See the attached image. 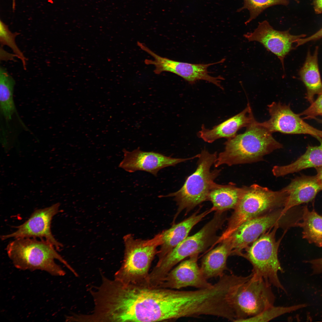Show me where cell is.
<instances>
[{
	"label": "cell",
	"instance_id": "f546056e",
	"mask_svg": "<svg viewBox=\"0 0 322 322\" xmlns=\"http://www.w3.org/2000/svg\"><path fill=\"white\" fill-rule=\"evenodd\" d=\"M321 38H322V28L312 35L299 39L296 43V46L298 47L309 41H315Z\"/></svg>",
	"mask_w": 322,
	"mask_h": 322
},
{
	"label": "cell",
	"instance_id": "e0dca14e",
	"mask_svg": "<svg viewBox=\"0 0 322 322\" xmlns=\"http://www.w3.org/2000/svg\"><path fill=\"white\" fill-rule=\"evenodd\" d=\"M198 210L183 221L174 225L170 228L161 233L162 243L158 251V261L156 265L161 262L165 256L178 244L188 237L193 227L205 217L214 211L212 208L199 213Z\"/></svg>",
	"mask_w": 322,
	"mask_h": 322
},
{
	"label": "cell",
	"instance_id": "83f0119b",
	"mask_svg": "<svg viewBox=\"0 0 322 322\" xmlns=\"http://www.w3.org/2000/svg\"><path fill=\"white\" fill-rule=\"evenodd\" d=\"M18 33H12L8 27L1 21L0 24V42L1 46L7 45L10 48L17 57L21 61L24 69H26V58L17 45L15 38Z\"/></svg>",
	"mask_w": 322,
	"mask_h": 322
},
{
	"label": "cell",
	"instance_id": "7a4b0ae2",
	"mask_svg": "<svg viewBox=\"0 0 322 322\" xmlns=\"http://www.w3.org/2000/svg\"><path fill=\"white\" fill-rule=\"evenodd\" d=\"M224 145V150L217 156L215 167L258 162L265 155L283 148L272 133L255 119L244 133L227 139Z\"/></svg>",
	"mask_w": 322,
	"mask_h": 322
},
{
	"label": "cell",
	"instance_id": "cb8c5ba5",
	"mask_svg": "<svg viewBox=\"0 0 322 322\" xmlns=\"http://www.w3.org/2000/svg\"><path fill=\"white\" fill-rule=\"evenodd\" d=\"M302 220L298 226L302 229V237L309 243L322 247V216L307 205L302 207Z\"/></svg>",
	"mask_w": 322,
	"mask_h": 322
},
{
	"label": "cell",
	"instance_id": "5bb4252c",
	"mask_svg": "<svg viewBox=\"0 0 322 322\" xmlns=\"http://www.w3.org/2000/svg\"><path fill=\"white\" fill-rule=\"evenodd\" d=\"M306 36L304 34L294 35L289 30L281 31L273 28L268 21L259 22L252 32H247L244 36L249 41H256L261 44L267 50L276 55L280 60L284 71V59L294 47L293 44Z\"/></svg>",
	"mask_w": 322,
	"mask_h": 322
},
{
	"label": "cell",
	"instance_id": "4fadbf2b",
	"mask_svg": "<svg viewBox=\"0 0 322 322\" xmlns=\"http://www.w3.org/2000/svg\"><path fill=\"white\" fill-rule=\"evenodd\" d=\"M59 203L42 209L35 210L24 223L16 227L15 231L2 235V240L21 238H38L52 244L57 250L62 247L54 237L51 231V225L53 217L57 213Z\"/></svg>",
	"mask_w": 322,
	"mask_h": 322
},
{
	"label": "cell",
	"instance_id": "d4e9b609",
	"mask_svg": "<svg viewBox=\"0 0 322 322\" xmlns=\"http://www.w3.org/2000/svg\"><path fill=\"white\" fill-rule=\"evenodd\" d=\"M15 81L6 69L0 68V105L1 113L7 122L11 120L16 111L13 99Z\"/></svg>",
	"mask_w": 322,
	"mask_h": 322
},
{
	"label": "cell",
	"instance_id": "ffe728a7",
	"mask_svg": "<svg viewBox=\"0 0 322 322\" xmlns=\"http://www.w3.org/2000/svg\"><path fill=\"white\" fill-rule=\"evenodd\" d=\"M215 248L209 251L202 258L200 267L207 280L223 275L227 270V262L232 251L230 242L228 238L223 240Z\"/></svg>",
	"mask_w": 322,
	"mask_h": 322
},
{
	"label": "cell",
	"instance_id": "e575fe53",
	"mask_svg": "<svg viewBox=\"0 0 322 322\" xmlns=\"http://www.w3.org/2000/svg\"><path fill=\"white\" fill-rule=\"evenodd\" d=\"M314 119H315V120L319 123L322 124V119H318L316 117Z\"/></svg>",
	"mask_w": 322,
	"mask_h": 322
},
{
	"label": "cell",
	"instance_id": "5b68a950",
	"mask_svg": "<svg viewBox=\"0 0 322 322\" xmlns=\"http://www.w3.org/2000/svg\"><path fill=\"white\" fill-rule=\"evenodd\" d=\"M217 157V153H210L205 149L199 154L197 167L195 171L188 176L182 187L177 191L160 197H173L178 209L173 222L183 210L185 214L197 205L208 200L211 189L216 183L220 169L211 170Z\"/></svg>",
	"mask_w": 322,
	"mask_h": 322
},
{
	"label": "cell",
	"instance_id": "7c38bea8",
	"mask_svg": "<svg viewBox=\"0 0 322 322\" xmlns=\"http://www.w3.org/2000/svg\"><path fill=\"white\" fill-rule=\"evenodd\" d=\"M270 117L260 124L272 133L279 132L288 134H307L322 138V131L308 124L294 113L289 105L273 102L268 105Z\"/></svg>",
	"mask_w": 322,
	"mask_h": 322
},
{
	"label": "cell",
	"instance_id": "ba28073f",
	"mask_svg": "<svg viewBox=\"0 0 322 322\" xmlns=\"http://www.w3.org/2000/svg\"><path fill=\"white\" fill-rule=\"evenodd\" d=\"M279 227L275 226L263 234L246 248L241 256L251 264L253 276L263 278L272 286L285 292L278 275L279 272H284L278 257L281 238L277 241L275 238Z\"/></svg>",
	"mask_w": 322,
	"mask_h": 322
},
{
	"label": "cell",
	"instance_id": "8992f818",
	"mask_svg": "<svg viewBox=\"0 0 322 322\" xmlns=\"http://www.w3.org/2000/svg\"><path fill=\"white\" fill-rule=\"evenodd\" d=\"M225 212L216 211L212 218L199 231L178 244L159 264L154 267L150 272L152 278L157 282L162 281L179 262L186 258L199 254L210 246L213 247L219 237L217 232L227 219Z\"/></svg>",
	"mask_w": 322,
	"mask_h": 322
},
{
	"label": "cell",
	"instance_id": "4dcf8cb0",
	"mask_svg": "<svg viewBox=\"0 0 322 322\" xmlns=\"http://www.w3.org/2000/svg\"><path fill=\"white\" fill-rule=\"evenodd\" d=\"M312 4L316 14L322 13V0H313Z\"/></svg>",
	"mask_w": 322,
	"mask_h": 322
},
{
	"label": "cell",
	"instance_id": "4316f807",
	"mask_svg": "<svg viewBox=\"0 0 322 322\" xmlns=\"http://www.w3.org/2000/svg\"><path fill=\"white\" fill-rule=\"evenodd\" d=\"M307 305L302 304L290 306L272 305L258 315L246 320L244 322H267L286 313L306 307Z\"/></svg>",
	"mask_w": 322,
	"mask_h": 322
},
{
	"label": "cell",
	"instance_id": "2e32d148",
	"mask_svg": "<svg viewBox=\"0 0 322 322\" xmlns=\"http://www.w3.org/2000/svg\"><path fill=\"white\" fill-rule=\"evenodd\" d=\"M198 255L190 256L171 270L157 287L174 289L188 287L199 289L211 287L213 284L208 282L198 264Z\"/></svg>",
	"mask_w": 322,
	"mask_h": 322
},
{
	"label": "cell",
	"instance_id": "1f68e13d",
	"mask_svg": "<svg viewBox=\"0 0 322 322\" xmlns=\"http://www.w3.org/2000/svg\"><path fill=\"white\" fill-rule=\"evenodd\" d=\"M0 51H2V52H0L1 53H2V55L1 54L0 55L1 60L4 61L12 60L14 57H17L15 54H13L7 52L1 47L0 48Z\"/></svg>",
	"mask_w": 322,
	"mask_h": 322
},
{
	"label": "cell",
	"instance_id": "9a60e30c",
	"mask_svg": "<svg viewBox=\"0 0 322 322\" xmlns=\"http://www.w3.org/2000/svg\"><path fill=\"white\" fill-rule=\"evenodd\" d=\"M124 157L119 167L129 173L138 171H143L157 176L162 169L176 165L188 160L198 158V154L187 158H173L154 151H144L139 148L130 151L122 150Z\"/></svg>",
	"mask_w": 322,
	"mask_h": 322
},
{
	"label": "cell",
	"instance_id": "836d02e7",
	"mask_svg": "<svg viewBox=\"0 0 322 322\" xmlns=\"http://www.w3.org/2000/svg\"><path fill=\"white\" fill-rule=\"evenodd\" d=\"M315 266L317 271L320 273H322V257L316 259Z\"/></svg>",
	"mask_w": 322,
	"mask_h": 322
},
{
	"label": "cell",
	"instance_id": "6da1fadb",
	"mask_svg": "<svg viewBox=\"0 0 322 322\" xmlns=\"http://www.w3.org/2000/svg\"><path fill=\"white\" fill-rule=\"evenodd\" d=\"M95 303L103 322L172 321L186 316L184 291L108 278L98 288Z\"/></svg>",
	"mask_w": 322,
	"mask_h": 322
},
{
	"label": "cell",
	"instance_id": "52a82bcc",
	"mask_svg": "<svg viewBox=\"0 0 322 322\" xmlns=\"http://www.w3.org/2000/svg\"><path fill=\"white\" fill-rule=\"evenodd\" d=\"M123 239V259L114 279L126 284H147L151 263L157 253V248L162 243L161 233L147 240L135 239L128 234Z\"/></svg>",
	"mask_w": 322,
	"mask_h": 322
},
{
	"label": "cell",
	"instance_id": "30bf717a",
	"mask_svg": "<svg viewBox=\"0 0 322 322\" xmlns=\"http://www.w3.org/2000/svg\"><path fill=\"white\" fill-rule=\"evenodd\" d=\"M272 285L263 278L253 276L241 284L232 296L235 322H244L273 305L275 297Z\"/></svg>",
	"mask_w": 322,
	"mask_h": 322
},
{
	"label": "cell",
	"instance_id": "f1b7e54d",
	"mask_svg": "<svg viewBox=\"0 0 322 322\" xmlns=\"http://www.w3.org/2000/svg\"><path fill=\"white\" fill-rule=\"evenodd\" d=\"M307 109L299 114L306 119H315L318 116H322V92L318 95L316 100Z\"/></svg>",
	"mask_w": 322,
	"mask_h": 322
},
{
	"label": "cell",
	"instance_id": "603a6c76",
	"mask_svg": "<svg viewBox=\"0 0 322 322\" xmlns=\"http://www.w3.org/2000/svg\"><path fill=\"white\" fill-rule=\"evenodd\" d=\"M243 187L239 188L232 182L226 185L215 183L211 189L208 200L213 205L215 211L224 212L234 209L238 204L243 194Z\"/></svg>",
	"mask_w": 322,
	"mask_h": 322
},
{
	"label": "cell",
	"instance_id": "7402d4cb",
	"mask_svg": "<svg viewBox=\"0 0 322 322\" xmlns=\"http://www.w3.org/2000/svg\"><path fill=\"white\" fill-rule=\"evenodd\" d=\"M318 47L317 46L313 53L307 52L305 62L301 68L299 75L306 89L305 98L311 104L316 95L322 92V82L318 62Z\"/></svg>",
	"mask_w": 322,
	"mask_h": 322
},
{
	"label": "cell",
	"instance_id": "d6986e66",
	"mask_svg": "<svg viewBox=\"0 0 322 322\" xmlns=\"http://www.w3.org/2000/svg\"><path fill=\"white\" fill-rule=\"evenodd\" d=\"M283 188L288 193L283 208L285 213L293 207L312 201L321 191L315 175L297 177Z\"/></svg>",
	"mask_w": 322,
	"mask_h": 322
},
{
	"label": "cell",
	"instance_id": "8fae6325",
	"mask_svg": "<svg viewBox=\"0 0 322 322\" xmlns=\"http://www.w3.org/2000/svg\"><path fill=\"white\" fill-rule=\"evenodd\" d=\"M138 46L143 50L153 57L154 60L146 59V64L154 65V72L159 74L163 72L174 73L181 77L191 84H193L197 80H203L212 83L222 89L223 88L221 84L222 80L224 78L221 76L214 77L209 75L208 68L212 65L223 63L225 60L220 61L208 64H193L174 61L159 56L145 46L140 43Z\"/></svg>",
	"mask_w": 322,
	"mask_h": 322
},
{
	"label": "cell",
	"instance_id": "3957f363",
	"mask_svg": "<svg viewBox=\"0 0 322 322\" xmlns=\"http://www.w3.org/2000/svg\"><path fill=\"white\" fill-rule=\"evenodd\" d=\"M50 243L44 239L35 238L14 239L7 246L8 257L14 266L21 270L45 271L50 274L63 276L65 272L55 261L64 264L76 276L78 274L57 252Z\"/></svg>",
	"mask_w": 322,
	"mask_h": 322
},
{
	"label": "cell",
	"instance_id": "44dd1931",
	"mask_svg": "<svg viewBox=\"0 0 322 322\" xmlns=\"http://www.w3.org/2000/svg\"><path fill=\"white\" fill-rule=\"evenodd\" d=\"M319 142L318 146L308 145L304 153L294 162L288 165H276L272 172L276 177H283L306 169L322 166V138L315 137Z\"/></svg>",
	"mask_w": 322,
	"mask_h": 322
},
{
	"label": "cell",
	"instance_id": "ac0fdd59",
	"mask_svg": "<svg viewBox=\"0 0 322 322\" xmlns=\"http://www.w3.org/2000/svg\"><path fill=\"white\" fill-rule=\"evenodd\" d=\"M254 120L248 103L242 112L214 126L211 129H206L202 124L201 129L198 132L197 135L205 142L209 143L221 138L228 139L235 136L239 129L243 127H247Z\"/></svg>",
	"mask_w": 322,
	"mask_h": 322
},
{
	"label": "cell",
	"instance_id": "d6a6232c",
	"mask_svg": "<svg viewBox=\"0 0 322 322\" xmlns=\"http://www.w3.org/2000/svg\"><path fill=\"white\" fill-rule=\"evenodd\" d=\"M315 168L317 171L315 176L321 190H322V166Z\"/></svg>",
	"mask_w": 322,
	"mask_h": 322
},
{
	"label": "cell",
	"instance_id": "484cf974",
	"mask_svg": "<svg viewBox=\"0 0 322 322\" xmlns=\"http://www.w3.org/2000/svg\"><path fill=\"white\" fill-rule=\"evenodd\" d=\"M291 0H243V6L237 10L240 12L244 9L249 11L250 17L245 22L246 24L256 19L267 8L276 5L287 6ZM298 3V0H292Z\"/></svg>",
	"mask_w": 322,
	"mask_h": 322
},
{
	"label": "cell",
	"instance_id": "9c48e42d",
	"mask_svg": "<svg viewBox=\"0 0 322 322\" xmlns=\"http://www.w3.org/2000/svg\"><path fill=\"white\" fill-rule=\"evenodd\" d=\"M283 208L274 210L241 225L227 238L231 246V255L241 256L246 248L275 226L287 229L297 227L301 219L298 210L294 208L285 213Z\"/></svg>",
	"mask_w": 322,
	"mask_h": 322
},
{
	"label": "cell",
	"instance_id": "277c9868",
	"mask_svg": "<svg viewBox=\"0 0 322 322\" xmlns=\"http://www.w3.org/2000/svg\"><path fill=\"white\" fill-rule=\"evenodd\" d=\"M243 187L241 199L228 219L227 227L219 236L218 243L228 238L244 222L284 208L288 196L287 192L283 188L273 191L256 184Z\"/></svg>",
	"mask_w": 322,
	"mask_h": 322
}]
</instances>
